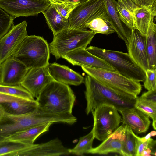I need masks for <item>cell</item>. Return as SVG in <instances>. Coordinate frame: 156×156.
Returning a JSON list of instances; mask_svg holds the SVG:
<instances>
[{
	"label": "cell",
	"mask_w": 156,
	"mask_h": 156,
	"mask_svg": "<svg viewBox=\"0 0 156 156\" xmlns=\"http://www.w3.org/2000/svg\"><path fill=\"white\" fill-rule=\"evenodd\" d=\"M84 82L87 115L95 108L102 105L112 106L118 111L134 107L137 98L117 92L87 74Z\"/></svg>",
	"instance_id": "cell-1"
},
{
	"label": "cell",
	"mask_w": 156,
	"mask_h": 156,
	"mask_svg": "<svg viewBox=\"0 0 156 156\" xmlns=\"http://www.w3.org/2000/svg\"><path fill=\"white\" fill-rule=\"evenodd\" d=\"M62 116L50 113L38 106L30 113L21 115L5 113L0 119V142L15 133L48 122H61Z\"/></svg>",
	"instance_id": "cell-2"
},
{
	"label": "cell",
	"mask_w": 156,
	"mask_h": 156,
	"mask_svg": "<svg viewBox=\"0 0 156 156\" xmlns=\"http://www.w3.org/2000/svg\"><path fill=\"white\" fill-rule=\"evenodd\" d=\"M76 96L69 85L55 80L48 83L37 98L38 106L58 115L72 114Z\"/></svg>",
	"instance_id": "cell-3"
},
{
	"label": "cell",
	"mask_w": 156,
	"mask_h": 156,
	"mask_svg": "<svg viewBox=\"0 0 156 156\" xmlns=\"http://www.w3.org/2000/svg\"><path fill=\"white\" fill-rule=\"evenodd\" d=\"M86 50L111 65L116 72L129 79L143 82L145 71L133 60L128 53L102 49L90 46Z\"/></svg>",
	"instance_id": "cell-4"
},
{
	"label": "cell",
	"mask_w": 156,
	"mask_h": 156,
	"mask_svg": "<svg viewBox=\"0 0 156 156\" xmlns=\"http://www.w3.org/2000/svg\"><path fill=\"white\" fill-rule=\"evenodd\" d=\"M50 53L49 45L42 37L27 35L12 56L23 63L29 69L48 66Z\"/></svg>",
	"instance_id": "cell-5"
},
{
	"label": "cell",
	"mask_w": 156,
	"mask_h": 156,
	"mask_svg": "<svg viewBox=\"0 0 156 156\" xmlns=\"http://www.w3.org/2000/svg\"><path fill=\"white\" fill-rule=\"evenodd\" d=\"M95 35L87 29L64 30L53 35V40L49 45L50 53L58 59L72 51L86 48Z\"/></svg>",
	"instance_id": "cell-6"
},
{
	"label": "cell",
	"mask_w": 156,
	"mask_h": 156,
	"mask_svg": "<svg viewBox=\"0 0 156 156\" xmlns=\"http://www.w3.org/2000/svg\"><path fill=\"white\" fill-rule=\"evenodd\" d=\"M87 75L115 91L137 98L142 90L140 82L127 78L116 72L82 66Z\"/></svg>",
	"instance_id": "cell-7"
},
{
	"label": "cell",
	"mask_w": 156,
	"mask_h": 156,
	"mask_svg": "<svg viewBox=\"0 0 156 156\" xmlns=\"http://www.w3.org/2000/svg\"><path fill=\"white\" fill-rule=\"evenodd\" d=\"M93 116L92 129L94 138L103 141L119 126L122 117L114 107L102 105L97 107L91 112Z\"/></svg>",
	"instance_id": "cell-8"
},
{
	"label": "cell",
	"mask_w": 156,
	"mask_h": 156,
	"mask_svg": "<svg viewBox=\"0 0 156 156\" xmlns=\"http://www.w3.org/2000/svg\"><path fill=\"white\" fill-rule=\"evenodd\" d=\"M106 12L103 0H89L79 4L69 15V28L87 29V25L91 21Z\"/></svg>",
	"instance_id": "cell-9"
},
{
	"label": "cell",
	"mask_w": 156,
	"mask_h": 156,
	"mask_svg": "<svg viewBox=\"0 0 156 156\" xmlns=\"http://www.w3.org/2000/svg\"><path fill=\"white\" fill-rule=\"evenodd\" d=\"M51 4L49 0H0V7L15 18L37 16Z\"/></svg>",
	"instance_id": "cell-10"
},
{
	"label": "cell",
	"mask_w": 156,
	"mask_h": 156,
	"mask_svg": "<svg viewBox=\"0 0 156 156\" xmlns=\"http://www.w3.org/2000/svg\"><path fill=\"white\" fill-rule=\"evenodd\" d=\"M27 23L24 21L14 25L9 30L0 38V63L12 56L24 38L28 35Z\"/></svg>",
	"instance_id": "cell-11"
},
{
	"label": "cell",
	"mask_w": 156,
	"mask_h": 156,
	"mask_svg": "<svg viewBox=\"0 0 156 156\" xmlns=\"http://www.w3.org/2000/svg\"><path fill=\"white\" fill-rule=\"evenodd\" d=\"M69 149L62 145L58 139L39 144L32 145L15 152L7 156H58L68 155Z\"/></svg>",
	"instance_id": "cell-12"
},
{
	"label": "cell",
	"mask_w": 156,
	"mask_h": 156,
	"mask_svg": "<svg viewBox=\"0 0 156 156\" xmlns=\"http://www.w3.org/2000/svg\"><path fill=\"white\" fill-rule=\"evenodd\" d=\"M29 69L12 56L1 63L0 84L7 86L20 85Z\"/></svg>",
	"instance_id": "cell-13"
},
{
	"label": "cell",
	"mask_w": 156,
	"mask_h": 156,
	"mask_svg": "<svg viewBox=\"0 0 156 156\" xmlns=\"http://www.w3.org/2000/svg\"><path fill=\"white\" fill-rule=\"evenodd\" d=\"M48 66L29 69L21 83L34 98H37L43 89L54 80L49 73Z\"/></svg>",
	"instance_id": "cell-14"
},
{
	"label": "cell",
	"mask_w": 156,
	"mask_h": 156,
	"mask_svg": "<svg viewBox=\"0 0 156 156\" xmlns=\"http://www.w3.org/2000/svg\"><path fill=\"white\" fill-rule=\"evenodd\" d=\"M73 66L100 69L116 72L115 69L103 59L92 54L86 48L71 51L62 57Z\"/></svg>",
	"instance_id": "cell-15"
},
{
	"label": "cell",
	"mask_w": 156,
	"mask_h": 156,
	"mask_svg": "<svg viewBox=\"0 0 156 156\" xmlns=\"http://www.w3.org/2000/svg\"><path fill=\"white\" fill-rule=\"evenodd\" d=\"M146 41V36L137 29H133L126 44L128 53L145 71L149 69Z\"/></svg>",
	"instance_id": "cell-16"
},
{
	"label": "cell",
	"mask_w": 156,
	"mask_h": 156,
	"mask_svg": "<svg viewBox=\"0 0 156 156\" xmlns=\"http://www.w3.org/2000/svg\"><path fill=\"white\" fill-rule=\"evenodd\" d=\"M127 126L123 124L96 147L92 148L87 153L107 154L110 153L122 154L123 142L125 139Z\"/></svg>",
	"instance_id": "cell-17"
},
{
	"label": "cell",
	"mask_w": 156,
	"mask_h": 156,
	"mask_svg": "<svg viewBox=\"0 0 156 156\" xmlns=\"http://www.w3.org/2000/svg\"><path fill=\"white\" fill-rule=\"evenodd\" d=\"M118 111L122 116L121 122L135 133H144L148 130L151 123L149 117L139 109L134 107Z\"/></svg>",
	"instance_id": "cell-18"
},
{
	"label": "cell",
	"mask_w": 156,
	"mask_h": 156,
	"mask_svg": "<svg viewBox=\"0 0 156 156\" xmlns=\"http://www.w3.org/2000/svg\"><path fill=\"white\" fill-rule=\"evenodd\" d=\"M49 73L54 79L68 85L78 86L84 82V78L68 67L55 62L49 64Z\"/></svg>",
	"instance_id": "cell-19"
},
{
	"label": "cell",
	"mask_w": 156,
	"mask_h": 156,
	"mask_svg": "<svg viewBox=\"0 0 156 156\" xmlns=\"http://www.w3.org/2000/svg\"><path fill=\"white\" fill-rule=\"evenodd\" d=\"M103 1L110 22L118 37L126 44L129 39L132 30L120 20L117 9V1L115 0Z\"/></svg>",
	"instance_id": "cell-20"
},
{
	"label": "cell",
	"mask_w": 156,
	"mask_h": 156,
	"mask_svg": "<svg viewBox=\"0 0 156 156\" xmlns=\"http://www.w3.org/2000/svg\"><path fill=\"white\" fill-rule=\"evenodd\" d=\"M53 123L48 122L16 132L6 140L32 145L39 136L48 131L50 126Z\"/></svg>",
	"instance_id": "cell-21"
},
{
	"label": "cell",
	"mask_w": 156,
	"mask_h": 156,
	"mask_svg": "<svg viewBox=\"0 0 156 156\" xmlns=\"http://www.w3.org/2000/svg\"><path fill=\"white\" fill-rule=\"evenodd\" d=\"M42 13L53 35L69 28L68 19L65 18L58 12L53 4L52 3L49 8Z\"/></svg>",
	"instance_id": "cell-22"
},
{
	"label": "cell",
	"mask_w": 156,
	"mask_h": 156,
	"mask_svg": "<svg viewBox=\"0 0 156 156\" xmlns=\"http://www.w3.org/2000/svg\"><path fill=\"white\" fill-rule=\"evenodd\" d=\"M5 113L12 115L27 114L35 110L37 107L36 100L27 99L7 102L0 103Z\"/></svg>",
	"instance_id": "cell-23"
},
{
	"label": "cell",
	"mask_w": 156,
	"mask_h": 156,
	"mask_svg": "<svg viewBox=\"0 0 156 156\" xmlns=\"http://www.w3.org/2000/svg\"><path fill=\"white\" fill-rule=\"evenodd\" d=\"M138 7L131 0L117 1V9L120 20L131 30L135 29L134 13Z\"/></svg>",
	"instance_id": "cell-24"
},
{
	"label": "cell",
	"mask_w": 156,
	"mask_h": 156,
	"mask_svg": "<svg viewBox=\"0 0 156 156\" xmlns=\"http://www.w3.org/2000/svg\"><path fill=\"white\" fill-rule=\"evenodd\" d=\"M154 20L150 22L146 36L148 69L151 70L156 69V25Z\"/></svg>",
	"instance_id": "cell-25"
},
{
	"label": "cell",
	"mask_w": 156,
	"mask_h": 156,
	"mask_svg": "<svg viewBox=\"0 0 156 156\" xmlns=\"http://www.w3.org/2000/svg\"><path fill=\"white\" fill-rule=\"evenodd\" d=\"M155 17L151 8L138 7L134 13L135 29L146 36L150 22Z\"/></svg>",
	"instance_id": "cell-26"
},
{
	"label": "cell",
	"mask_w": 156,
	"mask_h": 156,
	"mask_svg": "<svg viewBox=\"0 0 156 156\" xmlns=\"http://www.w3.org/2000/svg\"><path fill=\"white\" fill-rule=\"evenodd\" d=\"M87 28L95 34L108 35L115 32L110 22L107 12L91 21L87 25Z\"/></svg>",
	"instance_id": "cell-27"
},
{
	"label": "cell",
	"mask_w": 156,
	"mask_h": 156,
	"mask_svg": "<svg viewBox=\"0 0 156 156\" xmlns=\"http://www.w3.org/2000/svg\"><path fill=\"white\" fill-rule=\"evenodd\" d=\"M94 139L92 129L87 134L80 137L78 144L74 148L69 149L70 154L82 156L85 153H87L88 151L93 148L92 144Z\"/></svg>",
	"instance_id": "cell-28"
},
{
	"label": "cell",
	"mask_w": 156,
	"mask_h": 156,
	"mask_svg": "<svg viewBox=\"0 0 156 156\" xmlns=\"http://www.w3.org/2000/svg\"><path fill=\"white\" fill-rule=\"evenodd\" d=\"M136 134L127 126L125 139L123 142L121 155L136 156Z\"/></svg>",
	"instance_id": "cell-29"
},
{
	"label": "cell",
	"mask_w": 156,
	"mask_h": 156,
	"mask_svg": "<svg viewBox=\"0 0 156 156\" xmlns=\"http://www.w3.org/2000/svg\"><path fill=\"white\" fill-rule=\"evenodd\" d=\"M0 92L27 100H35L32 95L21 85L7 86L0 84Z\"/></svg>",
	"instance_id": "cell-30"
},
{
	"label": "cell",
	"mask_w": 156,
	"mask_h": 156,
	"mask_svg": "<svg viewBox=\"0 0 156 156\" xmlns=\"http://www.w3.org/2000/svg\"><path fill=\"white\" fill-rule=\"evenodd\" d=\"M31 145L23 143L7 140L0 142V156H7L10 153L23 149Z\"/></svg>",
	"instance_id": "cell-31"
},
{
	"label": "cell",
	"mask_w": 156,
	"mask_h": 156,
	"mask_svg": "<svg viewBox=\"0 0 156 156\" xmlns=\"http://www.w3.org/2000/svg\"><path fill=\"white\" fill-rule=\"evenodd\" d=\"M134 107L146 114L152 120V126L156 130V105L148 103L137 98L136 99Z\"/></svg>",
	"instance_id": "cell-32"
},
{
	"label": "cell",
	"mask_w": 156,
	"mask_h": 156,
	"mask_svg": "<svg viewBox=\"0 0 156 156\" xmlns=\"http://www.w3.org/2000/svg\"><path fill=\"white\" fill-rule=\"evenodd\" d=\"M15 18L0 7V38L5 34L13 24Z\"/></svg>",
	"instance_id": "cell-33"
},
{
	"label": "cell",
	"mask_w": 156,
	"mask_h": 156,
	"mask_svg": "<svg viewBox=\"0 0 156 156\" xmlns=\"http://www.w3.org/2000/svg\"><path fill=\"white\" fill-rule=\"evenodd\" d=\"M146 78L144 82V88L148 90H156V69L145 71Z\"/></svg>",
	"instance_id": "cell-34"
},
{
	"label": "cell",
	"mask_w": 156,
	"mask_h": 156,
	"mask_svg": "<svg viewBox=\"0 0 156 156\" xmlns=\"http://www.w3.org/2000/svg\"><path fill=\"white\" fill-rule=\"evenodd\" d=\"M53 4L58 12L67 19H68L71 12L78 5L68 2Z\"/></svg>",
	"instance_id": "cell-35"
},
{
	"label": "cell",
	"mask_w": 156,
	"mask_h": 156,
	"mask_svg": "<svg viewBox=\"0 0 156 156\" xmlns=\"http://www.w3.org/2000/svg\"><path fill=\"white\" fill-rule=\"evenodd\" d=\"M138 98L152 105H156V90H148Z\"/></svg>",
	"instance_id": "cell-36"
},
{
	"label": "cell",
	"mask_w": 156,
	"mask_h": 156,
	"mask_svg": "<svg viewBox=\"0 0 156 156\" xmlns=\"http://www.w3.org/2000/svg\"><path fill=\"white\" fill-rule=\"evenodd\" d=\"M156 140L151 137L147 147L143 151L141 156H156Z\"/></svg>",
	"instance_id": "cell-37"
},
{
	"label": "cell",
	"mask_w": 156,
	"mask_h": 156,
	"mask_svg": "<svg viewBox=\"0 0 156 156\" xmlns=\"http://www.w3.org/2000/svg\"><path fill=\"white\" fill-rule=\"evenodd\" d=\"M24 99H26L0 92V103Z\"/></svg>",
	"instance_id": "cell-38"
},
{
	"label": "cell",
	"mask_w": 156,
	"mask_h": 156,
	"mask_svg": "<svg viewBox=\"0 0 156 156\" xmlns=\"http://www.w3.org/2000/svg\"><path fill=\"white\" fill-rule=\"evenodd\" d=\"M139 7L151 8L156 0H131Z\"/></svg>",
	"instance_id": "cell-39"
},
{
	"label": "cell",
	"mask_w": 156,
	"mask_h": 156,
	"mask_svg": "<svg viewBox=\"0 0 156 156\" xmlns=\"http://www.w3.org/2000/svg\"><path fill=\"white\" fill-rule=\"evenodd\" d=\"M156 135V131L155 130L151 131L144 137H140L138 136V138L140 140L142 141H145L147 140L149 138L151 137V136H155Z\"/></svg>",
	"instance_id": "cell-40"
},
{
	"label": "cell",
	"mask_w": 156,
	"mask_h": 156,
	"mask_svg": "<svg viewBox=\"0 0 156 156\" xmlns=\"http://www.w3.org/2000/svg\"><path fill=\"white\" fill-rule=\"evenodd\" d=\"M89 0H67L66 2H70L73 3L78 4H79L85 2Z\"/></svg>",
	"instance_id": "cell-41"
},
{
	"label": "cell",
	"mask_w": 156,
	"mask_h": 156,
	"mask_svg": "<svg viewBox=\"0 0 156 156\" xmlns=\"http://www.w3.org/2000/svg\"><path fill=\"white\" fill-rule=\"evenodd\" d=\"M52 3L59 4L66 2L67 0H49Z\"/></svg>",
	"instance_id": "cell-42"
},
{
	"label": "cell",
	"mask_w": 156,
	"mask_h": 156,
	"mask_svg": "<svg viewBox=\"0 0 156 156\" xmlns=\"http://www.w3.org/2000/svg\"><path fill=\"white\" fill-rule=\"evenodd\" d=\"M5 112L0 104V119L5 115Z\"/></svg>",
	"instance_id": "cell-43"
},
{
	"label": "cell",
	"mask_w": 156,
	"mask_h": 156,
	"mask_svg": "<svg viewBox=\"0 0 156 156\" xmlns=\"http://www.w3.org/2000/svg\"><path fill=\"white\" fill-rule=\"evenodd\" d=\"M0 65H1V63H0Z\"/></svg>",
	"instance_id": "cell-44"
}]
</instances>
